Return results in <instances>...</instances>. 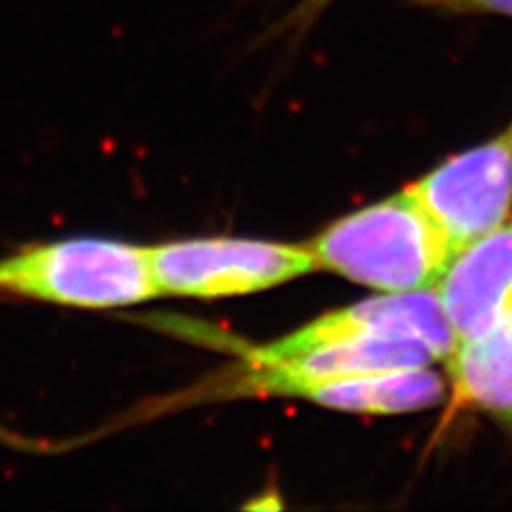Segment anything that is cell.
Returning <instances> with one entry per match:
<instances>
[{
  "label": "cell",
  "mask_w": 512,
  "mask_h": 512,
  "mask_svg": "<svg viewBox=\"0 0 512 512\" xmlns=\"http://www.w3.org/2000/svg\"><path fill=\"white\" fill-rule=\"evenodd\" d=\"M316 269H327L384 293L431 288L453 250L406 188L333 222L306 244Z\"/></svg>",
  "instance_id": "cell-1"
},
{
  "label": "cell",
  "mask_w": 512,
  "mask_h": 512,
  "mask_svg": "<svg viewBox=\"0 0 512 512\" xmlns=\"http://www.w3.org/2000/svg\"><path fill=\"white\" fill-rule=\"evenodd\" d=\"M0 293L84 310L158 297L148 248L101 237L28 246L0 259Z\"/></svg>",
  "instance_id": "cell-2"
},
{
  "label": "cell",
  "mask_w": 512,
  "mask_h": 512,
  "mask_svg": "<svg viewBox=\"0 0 512 512\" xmlns=\"http://www.w3.org/2000/svg\"><path fill=\"white\" fill-rule=\"evenodd\" d=\"M158 295L220 299L269 291L316 269L310 248L246 237L180 239L148 248Z\"/></svg>",
  "instance_id": "cell-3"
},
{
  "label": "cell",
  "mask_w": 512,
  "mask_h": 512,
  "mask_svg": "<svg viewBox=\"0 0 512 512\" xmlns=\"http://www.w3.org/2000/svg\"><path fill=\"white\" fill-rule=\"evenodd\" d=\"M453 254L506 222L512 205V131L448 158L408 188Z\"/></svg>",
  "instance_id": "cell-4"
},
{
  "label": "cell",
  "mask_w": 512,
  "mask_h": 512,
  "mask_svg": "<svg viewBox=\"0 0 512 512\" xmlns=\"http://www.w3.org/2000/svg\"><path fill=\"white\" fill-rule=\"evenodd\" d=\"M434 291L457 344L485 335L512 301V222L455 252Z\"/></svg>",
  "instance_id": "cell-5"
},
{
  "label": "cell",
  "mask_w": 512,
  "mask_h": 512,
  "mask_svg": "<svg viewBox=\"0 0 512 512\" xmlns=\"http://www.w3.org/2000/svg\"><path fill=\"white\" fill-rule=\"evenodd\" d=\"M280 397H301L344 412L402 414L440 404L444 382L425 367H402L344 378L293 382Z\"/></svg>",
  "instance_id": "cell-6"
},
{
  "label": "cell",
  "mask_w": 512,
  "mask_h": 512,
  "mask_svg": "<svg viewBox=\"0 0 512 512\" xmlns=\"http://www.w3.org/2000/svg\"><path fill=\"white\" fill-rule=\"evenodd\" d=\"M446 361L457 404L512 423V301L485 335L457 344Z\"/></svg>",
  "instance_id": "cell-7"
},
{
  "label": "cell",
  "mask_w": 512,
  "mask_h": 512,
  "mask_svg": "<svg viewBox=\"0 0 512 512\" xmlns=\"http://www.w3.org/2000/svg\"><path fill=\"white\" fill-rule=\"evenodd\" d=\"M410 5L446 15L495 13L512 18V0H410Z\"/></svg>",
  "instance_id": "cell-8"
},
{
  "label": "cell",
  "mask_w": 512,
  "mask_h": 512,
  "mask_svg": "<svg viewBox=\"0 0 512 512\" xmlns=\"http://www.w3.org/2000/svg\"><path fill=\"white\" fill-rule=\"evenodd\" d=\"M335 0H299L297 7L276 26V32H293L291 37L301 39L312 28V24L323 15Z\"/></svg>",
  "instance_id": "cell-9"
},
{
  "label": "cell",
  "mask_w": 512,
  "mask_h": 512,
  "mask_svg": "<svg viewBox=\"0 0 512 512\" xmlns=\"http://www.w3.org/2000/svg\"><path fill=\"white\" fill-rule=\"evenodd\" d=\"M510 131H512V128H510Z\"/></svg>",
  "instance_id": "cell-10"
}]
</instances>
